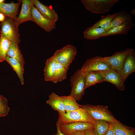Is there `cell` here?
I'll list each match as a JSON object with an SVG mask.
<instances>
[{
	"label": "cell",
	"instance_id": "cell-25",
	"mask_svg": "<svg viewBox=\"0 0 135 135\" xmlns=\"http://www.w3.org/2000/svg\"><path fill=\"white\" fill-rule=\"evenodd\" d=\"M93 130L95 135H105L109 128L110 122L105 120H95Z\"/></svg>",
	"mask_w": 135,
	"mask_h": 135
},
{
	"label": "cell",
	"instance_id": "cell-28",
	"mask_svg": "<svg viewBox=\"0 0 135 135\" xmlns=\"http://www.w3.org/2000/svg\"><path fill=\"white\" fill-rule=\"evenodd\" d=\"M11 43L8 38L0 34V62L5 60Z\"/></svg>",
	"mask_w": 135,
	"mask_h": 135
},
{
	"label": "cell",
	"instance_id": "cell-24",
	"mask_svg": "<svg viewBox=\"0 0 135 135\" xmlns=\"http://www.w3.org/2000/svg\"><path fill=\"white\" fill-rule=\"evenodd\" d=\"M115 135H135V129L127 126L119 121L112 122Z\"/></svg>",
	"mask_w": 135,
	"mask_h": 135
},
{
	"label": "cell",
	"instance_id": "cell-32",
	"mask_svg": "<svg viewBox=\"0 0 135 135\" xmlns=\"http://www.w3.org/2000/svg\"><path fill=\"white\" fill-rule=\"evenodd\" d=\"M56 126L57 128V133L55 134H52L51 135H65L61 132L59 128V124L56 123Z\"/></svg>",
	"mask_w": 135,
	"mask_h": 135
},
{
	"label": "cell",
	"instance_id": "cell-35",
	"mask_svg": "<svg viewBox=\"0 0 135 135\" xmlns=\"http://www.w3.org/2000/svg\"><path fill=\"white\" fill-rule=\"evenodd\" d=\"M6 18L5 16L3 14L0 13V22H4Z\"/></svg>",
	"mask_w": 135,
	"mask_h": 135
},
{
	"label": "cell",
	"instance_id": "cell-37",
	"mask_svg": "<svg viewBox=\"0 0 135 135\" xmlns=\"http://www.w3.org/2000/svg\"><path fill=\"white\" fill-rule=\"evenodd\" d=\"M4 0H0V4L4 2Z\"/></svg>",
	"mask_w": 135,
	"mask_h": 135
},
{
	"label": "cell",
	"instance_id": "cell-26",
	"mask_svg": "<svg viewBox=\"0 0 135 135\" xmlns=\"http://www.w3.org/2000/svg\"><path fill=\"white\" fill-rule=\"evenodd\" d=\"M7 56L16 59L24 66L25 61L18 45L11 43L7 52Z\"/></svg>",
	"mask_w": 135,
	"mask_h": 135
},
{
	"label": "cell",
	"instance_id": "cell-1",
	"mask_svg": "<svg viewBox=\"0 0 135 135\" xmlns=\"http://www.w3.org/2000/svg\"><path fill=\"white\" fill-rule=\"evenodd\" d=\"M58 113V117L56 123L59 124L80 122L93 124L95 120L85 109L81 107L76 110L66 112L64 114Z\"/></svg>",
	"mask_w": 135,
	"mask_h": 135
},
{
	"label": "cell",
	"instance_id": "cell-34",
	"mask_svg": "<svg viewBox=\"0 0 135 135\" xmlns=\"http://www.w3.org/2000/svg\"><path fill=\"white\" fill-rule=\"evenodd\" d=\"M72 135H85L84 131H78L74 132Z\"/></svg>",
	"mask_w": 135,
	"mask_h": 135
},
{
	"label": "cell",
	"instance_id": "cell-11",
	"mask_svg": "<svg viewBox=\"0 0 135 135\" xmlns=\"http://www.w3.org/2000/svg\"><path fill=\"white\" fill-rule=\"evenodd\" d=\"M135 72V53L131 49L124 62L119 76L124 83L128 76Z\"/></svg>",
	"mask_w": 135,
	"mask_h": 135
},
{
	"label": "cell",
	"instance_id": "cell-3",
	"mask_svg": "<svg viewBox=\"0 0 135 135\" xmlns=\"http://www.w3.org/2000/svg\"><path fill=\"white\" fill-rule=\"evenodd\" d=\"M15 20L6 16L5 20L0 24L1 34L9 40L11 43L18 45L20 41L18 26Z\"/></svg>",
	"mask_w": 135,
	"mask_h": 135
},
{
	"label": "cell",
	"instance_id": "cell-29",
	"mask_svg": "<svg viewBox=\"0 0 135 135\" xmlns=\"http://www.w3.org/2000/svg\"><path fill=\"white\" fill-rule=\"evenodd\" d=\"M116 13L113 14H108L102 16L100 20L93 26L102 28L108 31L110 27L112 20Z\"/></svg>",
	"mask_w": 135,
	"mask_h": 135
},
{
	"label": "cell",
	"instance_id": "cell-17",
	"mask_svg": "<svg viewBox=\"0 0 135 135\" xmlns=\"http://www.w3.org/2000/svg\"><path fill=\"white\" fill-rule=\"evenodd\" d=\"M134 26L132 20L120 26L113 28L106 31L103 36L116 34H127L130 29Z\"/></svg>",
	"mask_w": 135,
	"mask_h": 135
},
{
	"label": "cell",
	"instance_id": "cell-21",
	"mask_svg": "<svg viewBox=\"0 0 135 135\" xmlns=\"http://www.w3.org/2000/svg\"><path fill=\"white\" fill-rule=\"evenodd\" d=\"M69 68V67L56 62L54 76L52 82L56 84L66 79Z\"/></svg>",
	"mask_w": 135,
	"mask_h": 135
},
{
	"label": "cell",
	"instance_id": "cell-5",
	"mask_svg": "<svg viewBox=\"0 0 135 135\" xmlns=\"http://www.w3.org/2000/svg\"><path fill=\"white\" fill-rule=\"evenodd\" d=\"M77 51V49L75 46L67 45L61 49L57 50L51 57L56 62L69 67Z\"/></svg>",
	"mask_w": 135,
	"mask_h": 135
},
{
	"label": "cell",
	"instance_id": "cell-7",
	"mask_svg": "<svg viewBox=\"0 0 135 135\" xmlns=\"http://www.w3.org/2000/svg\"><path fill=\"white\" fill-rule=\"evenodd\" d=\"M131 49L128 48L116 52L110 56L102 57L99 56V57L101 60L108 64L111 69L116 71L120 75L124 62Z\"/></svg>",
	"mask_w": 135,
	"mask_h": 135
},
{
	"label": "cell",
	"instance_id": "cell-16",
	"mask_svg": "<svg viewBox=\"0 0 135 135\" xmlns=\"http://www.w3.org/2000/svg\"><path fill=\"white\" fill-rule=\"evenodd\" d=\"M46 103L55 110L61 114L66 112L64 105L62 96H60L54 92L49 96V99Z\"/></svg>",
	"mask_w": 135,
	"mask_h": 135
},
{
	"label": "cell",
	"instance_id": "cell-31",
	"mask_svg": "<svg viewBox=\"0 0 135 135\" xmlns=\"http://www.w3.org/2000/svg\"><path fill=\"white\" fill-rule=\"evenodd\" d=\"M105 135H115L112 122H110L109 128Z\"/></svg>",
	"mask_w": 135,
	"mask_h": 135
},
{
	"label": "cell",
	"instance_id": "cell-23",
	"mask_svg": "<svg viewBox=\"0 0 135 135\" xmlns=\"http://www.w3.org/2000/svg\"><path fill=\"white\" fill-rule=\"evenodd\" d=\"M132 20L129 14L125 11L116 13L108 30L124 24Z\"/></svg>",
	"mask_w": 135,
	"mask_h": 135
},
{
	"label": "cell",
	"instance_id": "cell-12",
	"mask_svg": "<svg viewBox=\"0 0 135 135\" xmlns=\"http://www.w3.org/2000/svg\"><path fill=\"white\" fill-rule=\"evenodd\" d=\"M22 6L20 12L15 20V24L18 26L22 23L27 21L33 22L31 10L33 4L32 0H20Z\"/></svg>",
	"mask_w": 135,
	"mask_h": 135
},
{
	"label": "cell",
	"instance_id": "cell-4",
	"mask_svg": "<svg viewBox=\"0 0 135 135\" xmlns=\"http://www.w3.org/2000/svg\"><path fill=\"white\" fill-rule=\"evenodd\" d=\"M80 107L85 109L95 120H104L110 122L118 120L115 118L106 106L87 104L80 105Z\"/></svg>",
	"mask_w": 135,
	"mask_h": 135
},
{
	"label": "cell",
	"instance_id": "cell-8",
	"mask_svg": "<svg viewBox=\"0 0 135 135\" xmlns=\"http://www.w3.org/2000/svg\"><path fill=\"white\" fill-rule=\"evenodd\" d=\"M33 22L45 31L49 32L56 28V22L44 16L32 4L31 10Z\"/></svg>",
	"mask_w": 135,
	"mask_h": 135
},
{
	"label": "cell",
	"instance_id": "cell-15",
	"mask_svg": "<svg viewBox=\"0 0 135 135\" xmlns=\"http://www.w3.org/2000/svg\"><path fill=\"white\" fill-rule=\"evenodd\" d=\"M18 1L17 3L0 4V13L15 20L17 17L18 8L21 3L20 0Z\"/></svg>",
	"mask_w": 135,
	"mask_h": 135
},
{
	"label": "cell",
	"instance_id": "cell-18",
	"mask_svg": "<svg viewBox=\"0 0 135 135\" xmlns=\"http://www.w3.org/2000/svg\"><path fill=\"white\" fill-rule=\"evenodd\" d=\"M85 73V90L91 86L104 82L103 77L98 71L88 72Z\"/></svg>",
	"mask_w": 135,
	"mask_h": 135
},
{
	"label": "cell",
	"instance_id": "cell-20",
	"mask_svg": "<svg viewBox=\"0 0 135 135\" xmlns=\"http://www.w3.org/2000/svg\"><path fill=\"white\" fill-rule=\"evenodd\" d=\"M106 32L105 29L102 28L92 27L87 28L83 32L84 37L88 40L97 39L103 37Z\"/></svg>",
	"mask_w": 135,
	"mask_h": 135
},
{
	"label": "cell",
	"instance_id": "cell-33",
	"mask_svg": "<svg viewBox=\"0 0 135 135\" xmlns=\"http://www.w3.org/2000/svg\"><path fill=\"white\" fill-rule=\"evenodd\" d=\"M84 132L85 135H95L93 132V129L86 130Z\"/></svg>",
	"mask_w": 135,
	"mask_h": 135
},
{
	"label": "cell",
	"instance_id": "cell-6",
	"mask_svg": "<svg viewBox=\"0 0 135 135\" xmlns=\"http://www.w3.org/2000/svg\"><path fill=\"white\" fill-rule=\"evenodd\" d=\"M118 2V0H82L86 8L94 13L104 14Z\"/></svg>",
	"mask_w": 135,
	"mask_h": 135
},
{
	"label": "cell",
	"instance_id": "cell-22",
	"mask_svg": "<svg viewBox=\"0 0 135 135\" xmlns=\"http://www.w3.org/2000/svg\"><path fill=\"white\" fill-rule=\"evenodd\" d=\"M56 64V62L51 57L46 60L44 70L45 81L52 82L54 76Z\"/></svg>",
	"mask_w": 135,
	"mask_h": 135
},
{
	"label": "cell",
	"instance_id": "cell-14",
	"mask_svg": "<svg viewBox=\"0 0 135 135\" xmlns=\"http://www.w3.org/2000/svg\"><path fill=\"white\" fill-rule=\"evenodd\" d=\"M32 1L33 4L42 15L55 22L58 21V14L52 7L43 4L38 0Z\"/></svg>",
	"mask_w": 135,
	"mask_h": 135
},
{
	"label": "cell",
	"instance_id": "cell-2",
	"mask_svg": "<svg viewBox=\"0 0 135 135\" xmlns=\"http://www.w3.org/2000/svg\"><path fill=\"white\" fill-rule=\"evenodd\" d=\"M85 73L80 69L72 76L70 80L71 87L70 95L76 101L80 100L85 94Z\"/></svg>",
	"mask_w": 135,
	"mask_h": 135
},
{
	"label": "cell",
	"instance_id": "cell-19",
	"mask_svg": "<svg viewBox=\"0 0 135 135\" xmlns=\"http://www.w3.org/2000/svg\"><path fill=\"white\" fill-rule=\"evenodd\" d=\"M5 60L13 68L19 78L21 84L23 85L24 81V67L18 60L8 56L6 57Z\"/></svg>",
	"mask_w": 135,
	"mask_h": 135
},
{
	"label": "cell",
	"instance_id": "cell-36",
	"mask_svg": "<svg viewBox=\"0 0 135 135\" xmlns=\"http://www.w3.org/2000/svg\"><path fill=\"white\" fill-rule=\"evenodd\" d=\"M130 13L133 15L135 16V10L134 9L132 10L130 12Z\"/></svg>",
	"mask_w": 135,
	"mask_h": 135
},
{
	"label": "cell",
	"instance_id": "cell-27",
	"mask_svg": "<svg viewBox=\"0 0 135 135\" xmlns=\"http://www.w3.org/2000/svg\"><path fill=\"white\" fill-rule=\"evenodd\" d=\"M66 112L74 110L80 108L75 99L70 95L68 96H62Z\"/></svg>",
	"mask_w": 135,
	"mask_h": 135
},
{
	"label": "cell",
	"instance_id": "cell-9",
	"mask_svg": "<svg viewBox=\"0 0 135 135\" xmlns=\"http://www.w3.org/2000/svg\"><path fill=\"white\" fill-rule=\"evenodd\" d=\"M111 69L108 64L101 60L99 56L88 59L84 62L80 70L85 73L90 72H98Z\"/></svg>",
	"mask_w": 135,
	"mask_h": 135
},
{
	"label": "cell",
	"instance_id": "cell-13",
	"mask_svg": "<svg viewBox=\"0 0 135 135\" xmlns=\"http://www.w3.org/2000/svg\"><path fill=\"white\" fill-rule=\"evenodd\" d=\"M98 72L103 77L104 82H107L111 83L120 90L124 91V90L125 87L124 82L116 71L110 69Z\"/></svg>",
	"mask_w": 135,
	"mask_h": 135
},
{
	"label": "cell",
	"instance_id": "cell-30",
	"mask_svg": "<svg viewBox=\"0 0 135 135\" xmlns=\"http://www.w3.org/2000/svg\"><path fill=\"white\" fill-rule=\"evenodd\" d=\"M10 110L7 99L0 95V117H5L7 115Z\"/></svg>",
	"mask_w": 135,
	"mask_h": 135
},
{
	"label": "cell",
	"instance_id": "cell-10",
	"mask_svg": "<svg viewBox=\"0 0 135 135\" xmlns=\"http://www.w3.org/2000/svg\"><path fill=\"white\" fill-rule=\"evenodd\" d=\"M93 126L92 123L80 122L59 124L61 132L65 135H72L77 131L92 129Z\"/></svg>",
	"mask_w": 135,
	"mask_h": 135
}]
</instances>
